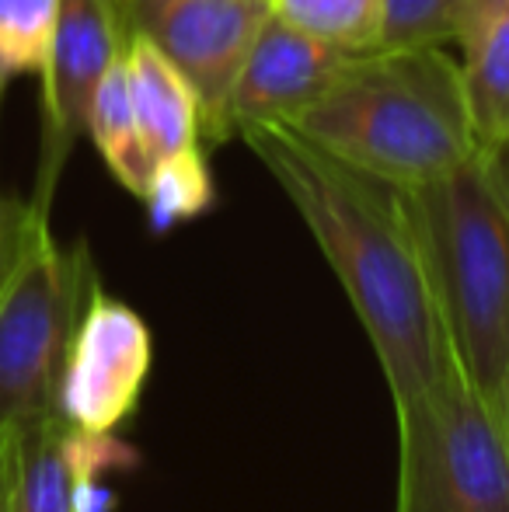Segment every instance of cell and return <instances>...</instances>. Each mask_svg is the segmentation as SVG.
<instances>
[{"label": "cell", "instance_id": "cell-1", "mask_svg": "<svg viewBox=\"0 0 509 512\" xmlns=\"http://www.w3.org/2000/svg\"><path fill=\"white\" fill-rule=\"evenodd\" d=\"M238 136L332 265L374 345L391 401L426 391L454 352L401 192L335 161L290 126H252Z\"/></svg>", "mask_w": 509, "mask_h": 512}, {"label": "cell", "instance_id": "cell-2", "mask_svg": "<svg viewBox=\"0 0 509 512\" xmlns=\"http://www.w3.org/2000/svg\"><path fill=\"white\" fill-rule=\"evenodd\" d=\"M290 129L394 189L436 182L482 147L464 63L443 46L367 49Z\"/></svg>", "mask_w": 509, "mask_h": 512}, {"label": "cell", "instance_id": "cell-3", "mask_svg": "<svg viewBox=\"0 0 509 512\" xmlns=\"http://www.w3.org/2000/svg\"><path fill=\"white\" fill-rule=\"evenodd\" d=\"M398 192L450 352L496 401L509 366V150L478 147L450 175Z\"/></svg>", "mask_w": 509, "mask_h": 512}, {"label": "cell", "instance_id": "cell-4", "mask_svg": "<svg viewBox=\"0 0 509 512\" xmlns=\"http://www.w3.org/2000/svg\"><path fill=\"white\" fill-rule=\"evenodd\" d=\"M88 244L63 248L49 203L4 206L0 251V432L56 411L63 356L91 290Z\"/></svg>", "mask_w": 509, "mask_h": 512}, {"label": "cell", "instance_id": "cell-5", "mask_svg": "<svg viewBox=\"0 0 509 512\" xmlns=\"http://www.w3.org/2000/svg\"><path fill=\"white\" fill-rule=\"evenodd\" d=\"M398 418L394 512H509V439L499 405L461 370L443 373Z\"/></svg>", "mask_w": 509, "mask_h": 512}, {"label": "cell", "instance_id": "cell-6", "mask_svg": "<svg viewBox=\"0 0 509 512\" xmlns=\"http://www.w3.org/2000/svg\"><path fill=\"white\" fill-rule=\"evenodd\" d=\"M129 39H143L192 84L210 147L234 136L231 91L272 0H116Z\"/></svg>", "mask_w": 509, "mask_h": 512}, {"label": "cell", "instance_id": "cell-7", "mask_svg": "<svg viewBox=\"0 0 509 512\" xmlns=\"http://www.w3.org/2000/svg\"><path fill=\"white\" fill-rule=\"evenodd\" d=\"M154 366V338L133 307L95 286L63 356L56 415L84 432H116L136 415Z\"/></svg>", "mask_w": 509, "mask_h": 512}, {"label": "cell", "instance_id": "cell-8", "mask_svg": "<svg viewBox=\"0 0 509 512\" xmlns=\"http://www.w3.org/2000/svg\"><path fill=\"white\" fill-rule=\"evenodd\" d=\"M126 28L116 0H60L49 63L42 70V164L35 196L53 203L56 178L88 133V112L109 67L126 53Z\"/></svg>", "mask_w": 509, "mask_h": 512}, {"label": "cell", "instance_id": "cell-9", "mask_svg": "<svg viewBox=\"0 0 509 512\" xmlns=\"http://www.w3.org/2000/svg\"><path fill=\"white\" fill-rule=\"evenodd\" d=\"M356 56L360 53L321 42L269 14L234 81L227 105L231 129L245 133L252 126H290L346 74Z\"/></svg>", "mask_w": 509, "mask_h": 512}, {"label": "cell", "instance_id": "cell-10", "mask_svg": "<svg viewBox=\"0 0 509 512\" xmlns=\"http://www.w3.org/2000/svg\"><path fill=\"white\" fill-rule=\"evenodd\" d=\"M7 432V512H74L84 474L126 471L140 460L116 432L74 429L56 411Z\"/></svg>", "mask_w": 509, "mask_h": 512}, {"label": "cell", "instance_id": "cell-11", "mask_svg": "<svg viewBox=\"0 0 509 512\" xmlns=\"http://www.w3.org/2000/svg\"><path fill=\"white\" fill-rule=\"evenodd\" d=\"M126 77L150 161H161V157L189 147H203L196 91L150 42H126Z\"/></svg>", "mask_w": 509, "mask_h": 512}, {"label": "cell", "instance_id": "cell-12", "mask_svg": "<svg viewBox=\"0 0 509 512\" xmlns=\"http://www.w3.org/2000/svg\"><path fill=\"white\" fill-rule=\"evenodd\" d=\"M88 136L98 147V154H102V161L109 164L112 178L126 192H133L136 199H143L154 161H150L147 147H143L140 122H136L133 98H129L126 53L112 63L109 74L98 84L95 102H91L88 112Z\"/></svg>", "mask_w": 509, "mask_h": 512}, {"label": "cell", "instance_id": "cell-13", "mask_svg": "<svg viewBox=\"0 0 509 512\" xmlns=\"http://www.w3.org/2000/svg\"><path fill=\"white\" fill-rule=\"evenodd\" d=\"M464 63L468 102L482 147L509 150V14Z\"/></svg>", "mask_w": 509, "mask_h": 512}, {"label": "cell", "instance_id": "cell-14", "mask_svg": "<svg viewBox=\"0 0 509 512\" xmlns=\"http://www.w3.org/2000/svg\"><path fill=\"white\" fill-rule=\"evenodd\" d=\"M272 14L349 53L381 46L384 0H272Z\"/></svg>", "mask_w": 509, "mask_h": 512}, {"label": "cell", "instance_id": "cell-15", "mask_svg": "<svg viewBox=\"0 0 509 512\" xmlns=\"http://www.w3.org/2000/svg\"><path fill=\"white\" fill-rule=\"evenodd\" d=\"M143 203H147L154 230H168L175 223L206 213L213 206V175L203 147L178 150V154L154 161Z\"/></svg>", "mask_w": 509, "mask_h": 512}, {"label": "cell", "instance_id": "cell-16", "mask_svg": "<svg viewBox=\"0 0 509 512\" xmlns=\"http://www.w3.org/2000/svg\"><path fill=\"white\" fill-rule=\"evenodd\" d=\"M56 21L60 0H0V91L11 77H42Z\"/></svg>", "mask_w": 509, "mask_h": 512}, {"label": "cell", "instance_id": "cell-17", "mask_svg": "<svg viewBox=\"0 0 509 512\" xmlns=\"http://www.w3.org/2000/svg\"><path fill=\"white\" fill-rule=\"evenodd\" d=\"M457 14H461V0H384L377 49L454 46Z\"/></svg>", "mask_w": 509, "mask_h": 512}, {"label": "cell", "instance_id": "cell-18", "mask_svg": "<svg viewBox=\"0 0 509 512\" xmlns=\"http://www.w3.org/2000/svg\"><path fill=\"white\" fill-rule=\"evenodd\" d=\"M509 14V0H461V14H457V35L454 46L461 53V60H468L478 46L485 42V35L496 28V21Z\"/></svg>", "mask_w": 509, "mask_h": 512}, {"label": "cell", "instance_id": "cell-19", "mask_svg": "<svg viewBox=\"0 0 509 512\" xmlns=\"http://www.w3.org/2000/svg\"><path fill=\"white\" fill-rule=\"evenodd\" d=\"M7 453H11V432H0V512H7Z\"/></svg>", "mask_w": 509, "mask_h": 512}, {"label": "cell", "instance_id": "cell-20", "mask_svg": "<svg viewBox=\"0 0 509 512\" xmlns=\"http://www.w3.org/2000/svg\"><path fill=\"white\" fill-rule=\"evenodd\" d=\"M496 405H499V418H503V432L509 439V366H506V377H503V387H499Z\"/></svg>", "mask_w": 509, "mask_h": 512}, {"label": "cell", "instance_id": "cell-21", "mask_svg": "<svg viewBox=\"0 0 509 512\" xmlns=\"http://www.w3.org/2000/svg\"><path fill=\"white\" fill-rule=\"evenodd\" d=\"M0 251H4V206H0Z\"/></svg>", "mask_w": 509, "mask_h": 512}]
</instances>
